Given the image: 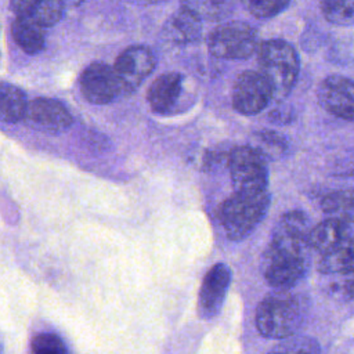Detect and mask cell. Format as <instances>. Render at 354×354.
<instances>
[{"instance_id":"2e32d148","label":"cell","mask_w":354,"mask_h":354,"mask_svg":"<svg viewBox=\"0 0 354 354\" xmlns=\"http://www.w3.org/2000/svg\"><path fill=\"white\" fill-rule=\"evenodd\" d=\"M15 43L26 54H37L44 48V32L40 25L26 17H17L11 25Z\"/></svg>"},{"instance_id":"3957f363","label":"cell","mask_w":354,"mask_h":354,"mask_svg":"<svg viewBox=\"0 0 354 354\" xmlns=\"http://www.w3.org/2000/svg\"><path fill=\"white\" fill-rule=\"evenodd\" d=\"M270 192L235 191L220 206L218 221L230 241L246 238L266 217L270 207Z\"/></svg>"},{"instance_id":"6da1fadb","label":"cell","mask_w":354,"mask_h":354,"mask_svg":"<svg viewBox=\"0 0 354 354\" xmlns=\"http://www.w3.org/2000/svg\"><path fill=\"white\" fill-rule=\"evenodd\" d=\"M310 221L301 210H292L277 221L272 236L261 254L260 271L275 289H290L310 266Z\"/></svg>"},{"instance_id":"83f0119b","label":"cell","mask_w":354,"mask_h":354,"mask_svg":"<svg viewBox=\"0 0 354 354\" xmlns=\"http://www.w3.org/2000/svg\"><path fill=\"white\" fill-rule=\"evenodd\" d=\"M83 1H84V0H62V3H64L65 6H72V7H77V6H80Z\"/></svg>"},{"instance_id":"5b68a950","label":"cell","mask_w":354,"mask_h":354,"mask_svg":"<svg viewBox=\"0 0 354 354\" xmlns=\"http://www.w3.org/2000/svg\"><path fill=\"white\" fill-rule=\"evenodd\" d=\"M257 30L243 21H228L217 25L207 37L212 55L221 59H246L259 47Z\"/></svg>"},{"instance_id":"44dd1931","label":"cell","mask_w":354,"mask_h":354,"mask_svg":"<svg viewBox=\"0 0 354 354\" xmlns=\"http://www.w3.org/2000/svg\"><path fill=\"white\" fill-rule=\"evenodd\" d=\"M250 147L257 149L266 159H277L286 152L288 142L275 131L260 130L252 136Z\"/></svg>"},{"instance_id":"484cf974","label":"cell","mask_w":354,"mask_h":354,"mask_svg":"<svg viewBox=\"0 0 354 354\" xmlns=\"http://www.w3.org/2000/svg\"><path fill=\"white\" fill-rule=\"evenodd\" d=\"M283 342L278 344L274 351L278 353H318L319 346L315 340L310 337H296L295 335L282 339Z\"/></svg>"},{"instance_id":"7c38bea8","label":"cell","mask_w":354,"mask_h":354,"mask_svg":"<svg viewBox=\"0 0 354 354\" xmlns=\"http://www.w3.org/2000/svg\"><path fill=\"white\" fill-rule=\"evenodd\" d=\"M29 123L46 133H61L71 127L73 118L66 106L58 100L48 97H37L32 100L25 112Z\"/></svg>"},{"instance_id":"8992f818","label":"cell","mask_w":354,"mask_h":354,"mask_svg":"<svg viewBox=\"0 0 354 354\" xmlns=\"http://www.w3.org/2000/svg\"><path fill=\"white\" fill-rule=\"evenodd\" d=\"M228 169L235 191H264L268 187L267 159L250 145L231 152Z\"/></svg>"},{"instance_id":"d4e9b609","label":"cell","mask_w":354,"mask_h":354,"mask_svg":"<svg viewBox=\"0 0 354 354\" xmlns=\"http://www.w3.org/2000/svg\"><path fill=\"white\" fill-rule=\"evenodd\" d=\"M32 351L36 354H64L66 347L58 335L44 332L39 333L32 339Z\"/></svg>"},{"instance_id":"f1b7e54d","label":"cell","mask_w":354,"mask_h":354,"mask_svg":"<svg viewBox=\"0 0 354 354\" xmlns=\"http://www.w3.org/2000/svg\"><path fill=\"white\" fill-rule=\"evenodd\" d=\"M134 1H137V3H140V4H145V6H148V4H156V3L163 1V0H134Z\"/></svg>"},{"instance_id":"d6986e66","label":"cell","mask_w":354,"mask_h":354,"mask_svg":"<svg viewBox=\"0 0 354 354\" xmlns=\"http://www.w3.org/2000/svg\"><path fill=\"white\" fill-rule=\"evenodd\" d=\"M317 268L322 274H351L353 272V242H347L328 252L319 253Z\"/></svg>"},{"instance_id":"ba28073f","label":"cell","mask_w":354,"mask_h":354,"mask_svg":"<svg viewBox=\"0 0 354 354\" xmlns=\"http://www.w3.org/2000/svg\"><path fill=\"white\" fill-rule=\"evenodd\" d=\"M231 98L236 112L252 116L264 111L274 95L268 82L259 71H243L234 82Z\"/></svg>"},{"instance_id":"4316f807","label":"cell","mask_w":354,"mask_h":354,"mask_svg":"<svg viewBox=\"0 0 354 354\" xmlns=\"http://www.w3.org/2000/svg\"><path fill=\"white\" fill-rule=\"evenodd\" d=\"M35 1L36 0H10V7L17 17H29Z\"/></svg>"},{"instance_id":"7402d4cb","label":"cell","mask_w":354,"mask_h":354,"mask_svg":"<svg viewBox=\"0 0 354 354\" xmlns=\"http://www.w3.org/2000/svg\"><path fill=\"white\" fill-rule=\"evenodd\" d=\"M319 8L333 25L350 26L354 21V0H319Z\"/></svg>"},{"instance_id":"603a6c76","label":"cell","mask_w":354,"mask_h":354,"mask_svg":"<svg viewBox=\"0 0 354 354\" xmlns=\"http://www.w3.org/2000/svg\"><path fill=\"white\" fill-rule=\"evenodd\" d=\"M65 4L62 0H36L29 17L33 22L41 28H50L59 22L64 15Z\"/></svg>"},{"instance_id":"9c48e42d","label":"cell","mask_w":354,"mask_h":354,"mask_svg":"<svg viewBox=\"0 0 354 354\" xmlns=\"http://www.w3.org/2000/svg\"><path fill=\"white\" fill-rule=\"evenodd\" d=\"M79 86L86 101L94 105H105L122 95L113 68L105 62H91L79 77Z\"/></svg>"},{"instance_id":"7a4b0ae2","label":"cell","mask_w":354,"mask_h":354,"mask_svg":"<svg viewBox=\"0 0 354 354\" xmlns=\"http://www.w3.org/2000/svg\"><path fill=\"white\" fill-rule=\"evenodd\" d=\"M307 306L299 295L289 289H275L266 296L256 310V326L260 335L282 340L301 328L306 321Z\"/></svg>"},{"instance_id":"e0dca14e","label":"cell","mask_w":354,"mask_h":354,"mask_svg":"<svg viewBox=\"0 0 354 354\" xmlns=\"http://www.w3.org/2000/svg\"><path fill=\"white\" fill-rule=\"evenodd\" d=\"M28 101L25 93L7 82H0V120L17 123L25 118Z\"/></svg>"},{"instance_id":"30bf717a","label":"cell","mask_w":354,"mask_h":354,"mask_svg":"<svg viewBox=\"0 0 354 354\" xmlns=\"http://www.w3.org/2000/svg\"><path fill=\"white\" fill-rule=\"evenodd\" d=\"M319 105L330 115L351 122L354 119V83L350 77L330 75L317 91Z\"/></svg>"},{"instance_id":"5bb4252c","label":"cell","mask_w":354,"mask_h":354,"mask_svg":"<svg viewBox=\"0 0 354 354\" xmlns=\"http://www.w3.org/2000/svg\"><path fill=\"white\" fill-rule=\"evenodd\" d=\"M353 221L329 217L308 231V245L318 253L353 242Z\"/></svg>"},{"instance_id":"8fae6325","label":"cell","mask_w":354,"mask_h":354,"mask_svg":"<svg viewBox=\"0 0 354 354\" xmlns=\"http://www.w3.org/2000/svg\"><path fill=\"white\" fill-rule=\"evenodd\" d=\"M231 283V270L224 263H216L203 277L198 293V314L203 319L216 317L224 303Z\"/></svg>"},{"instance_id":"52a82bcc","label":"cell","mask_w":354,"mask_h":354,"mask_svg":"<svg viewBox=\"0 0 354 354\" xmlns=\"http://www.w3.org/2000/svg\"><path fill=\"white\" fill-rule=\"evenodd\" d=\"M156 58L153 51L144 44L126 47L113 64L122 95L131 94L155 69Z\"/></svg>"},{"instance_id":"cb8c5ba5","label":"cell","mask_w":354,"mask_h":354,"mask_svg":"<svg viewBox=\"0 0 354 354\" xmlns=\"http://www.w3.org/2000/svg\"><path fill=\"white\" fill-rule=\"evenodd\" d=\"M246 11L257 19H270L285 11L290 0H241Z\"/></svg>"},{"instance_id":"ffe728a7","label":"cell","mask_w":354,"mask_h":354,"mask_svg":"<svg viewBox=\"0 0 354 354\" xmlns=\"http://www.w3.org/2000/svg\"><path fill=\"white\" fill-rule=\"evenodd\" d=\"M321 207L325 214L333 218L353 221L354 196L351 189H340L328 194L321 201Z\"/></svg>"},{"instance_id":"277c9868","label":"cell","mask_w":354,"mask_h":354,"mask_svg":"<svg viewBox=\"0 0 354 354\" xmlns=\"http://www.w3.org/2000/svg\"><path fill=\"white\" fill-rule=\"evenodd\" d=\"M257 64L274 98H285L295 87L300 71L299 55L293 46L281 39L266 40L257 47Z\"/></svg>"},{"instance_id":"9a60e30c","label":"cell","mask_w":354,"mask_h":354,"mask_svg":"<svg viewBox=\"0 0 354 354\" xmlns=\"http://www.w3.org/2000/svg\"><path fill=\"white\" fill-rule=\"evenodd\" d=\"M165 36L177 46H187L198 41L202 36V21L191 11L180 7L165 24Z\"/></svg>"},{"instance_id":"ac0fdd59","label":"cell","mask_w":354,"mask_h":354,"mask_svg":"<svg viewBox=\"0 0 354 354\" xmlns=\"http://www.w3.org/2000/svg\"><path fill=\"white\" fill-rule=\"evenodd\" d=\"M201 21H223L235 10V0H180Z\"/></svg>"},{"instance_id":"4fadbf2b","label":"cell","mask_w":354,"mask_h":354,"mask_svg":"<svg viewBox=\"0 0 354 354\" xmlns=\"http://www.w3.org/2000/svg\"><path fill=\"white\" fill-rule=\"evenodd\" d=\"M184 91V76L177 72L159 75L147 91L151 109L159 115H169L177 109Z\"/></svg>"}]
</instances>
